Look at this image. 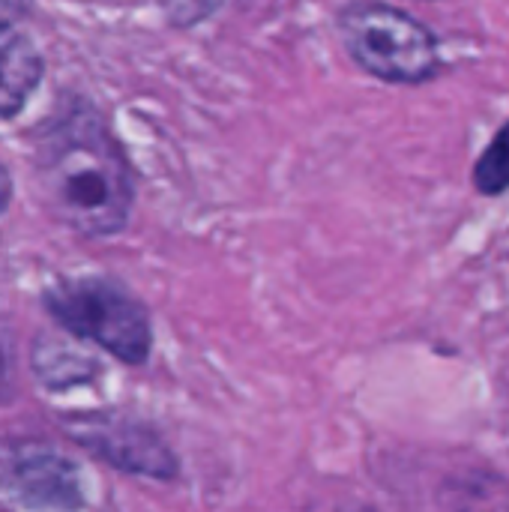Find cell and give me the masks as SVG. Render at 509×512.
Segmentation results:
<instances>
[{"mask_svg": "<svg viewBox=\"0 0 509 512\" xmlns=\"http://www.w3.org/2000/svg\"><path fill=\"white\" fill-rule=\"evenodd\" d=\"M33 366H36V375L48 387H72V384L87 381L96 372V363L90 357L78 354L69 342L51 339V336L36 342Z\"/></svg>", "mask_w": 509, "mask_h": 512, "instance_id": "cell-7", "label": "cell"}, {"mask_svg": "<svg viewBox=\"0 0 509 512\" xmlns=\"http://www.w3.org/2000/svg\"><path fill=\"white\" fill-rule=\"evenodd\" d=\"M9 195H12V183H9L6 168L0 165V213H3V210H6V204H9Z\"/></svg>", "mask_w": 509, "mask_h": 512, "instance_id": "cell-12", "label": "cell"}, {"mask_svg": "<svg viewBox=\"0 0 509 512\" xmlns=\"http://www.w3.org/2000/svg\"><path fill=\"white\" fill-rule=\"evenodd\" d=\"M42 69V57L24 33L0 27V120L15 117L27 105Z\"/></svg>", "mask_w": 509, "mask_h": 512, "instance_id": "cell-6", "label": "cell"}, {"mask_svg": "<svg viewBox=\"0 0 509 512\" xmlns=\"http://www.w3.org/2000/svg\"><path fill=\"white\" fill-rule=\"evenodd\" d=\"M30 12V0H0V27H12Z\"/></svg>", "mask_w": 509, "mask_h": 512, "instance_id": "cell-11", "label": "cell"}, {"mask_svg": "<svg viewBox=\"0 0 509 512\" xmlns=\"http://www.w3.org/2000/svg\"><path fill=\"white\" fill-rule=\"evenodd\" d=\"M462 512H509V489H483L471 495V504Z\"/></svg>", "mask_w": 509, "mask_h": 512, "instance_id": "cell-10", "label": "cell"}, {"mask_svg": "<svg viewBox=\"0 0 509 512\" xmlns=\"http://www.w3.org/2000/svg\"><path fill=\"white\" fill-rule=\"evenodd\" d=\"M6 384V360H3V348H0V390Z\"/></svg>", "mask_w": 509, "mask_h": 512, "instance_id": "cell-13", "label": "cell"}, {"mask_svg": "<svg viewBox=\"0 0 509 512\" xmlns=\"http://www.w3.org/2000/svg\"><path fill=\"white\" fill-rule=\"evenodd\" d=\"M336 27L351 60L378 81L423 84L438 75L435 33L393 3L351 0L339 9Z\"/></svg>", "mask_w": 509, "mask_h": 512, "instance_id": "cell-2", "label": "cell"}, {"mask_svg": "<svg viewBox=\"0 0 509 512\" xmlns=\"http://www.w3.org/2000/svg\"><path fill=\"white\" fill-rule=\"evenodd\" d=\"M45 306L63 330L78 339L96 342L120 363L141 366L150 357V315L117 282L96 276L60 282L45 294Z\"/></svg>", "mask_w": 509, "mask_h": 512, "instance_id": "cell-3", "label": "cell"}, {"mask_svg": "<svg viewBox=\"0 0 509 512\" xmlns=\"http://www.w3.org/2000/svg\"><path fill=\"white\" fill-rule=\"evenodd\" d=\"M474 189L489 198H498L509 189V120L480 153L474 165Z\"/></svg>", "mask_w": 509, "mask_h": 512, "instance_id": "cell-8", "label": "cell"}, {"mask_svg": "<svg viewBox=\"0 0 509 512\" xmlns=\"http://www.w3.org/2000/svg\"><path fill=\"white\" fill-rule=\"evenodd\" d=\"M3 483L30 510L78 512L84 507L75 465L45 447H15L3 465Z\"/></svg>", "mask_w": 509, "mask_h": 512, "instance_id": "cell-5", "label": "cell"}, {"mask_svg": "<svg viewBox=\"0 0 509 512\" xmlns=\"http://www.w3.org/2000/svg\"><path fill=\"white\" fill-rule=\"evenodd\" d=\"M36 183L45 207L84 237H111L129 222L132 171L108 123L90 105L51 117L36 144Z\"/></svg>", "mask_w": 509, "mask_h": 512, "instance_id": "cell-1", "label": "cell"}, {"mask_svg": "<svg viewBox=\"0 0 509 512\" xmlns=\"http://www.w3.org/2000/svg\"><path fill=\"white\" fill-rule=\"evenodd\" d=\"M69 435L87 447L93 456L108 462L117 471L150 477V480H174L177 456L171 447L144 423L120 417V414H84L66 423Z\"/></svg>", "mask_w": 509, "mask_h": 512, "instance_id": "cell-4", "label": "cell"}, {"mask_svg": "<svg viewBox=\"0 0 509 512\" xmlns=\"http://www.w3.org/2000/svg\"><path fill=\"white\" fill-rule=\"evenodd\" d=\"M222 0H162V9L174 27H195L204 18H210Z\"/></svg>", "mask_w": 509, "mask_h": 512, "instance_id": "cell-9", "label": "cell"}]
</instances>
